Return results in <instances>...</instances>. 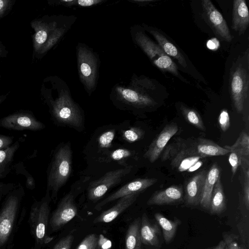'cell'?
Returning <instances> with one entry per match:
<instances>
[{"label":"cell","mask_w":249,"mask_h":249,"mask_svg":"<svg viewBox=\"0 0 249 249\" xmlns=\"http://www.w3.org/2000/svg\"><path fill=\"white\" fill-rule=\"evenodd\" d=\"M139 195V194H133L119 198L115 205L96 217L93 223H109L112 221L136 201Z\"/></svg>","instance_id":"20"},{"label":"cell","mask_w":249,"mask_h":249,"mask_svg":"<svg viewBox=\"0 0 249 249\" xmlns=\"http://www.w3.org/2000/svg\"><path fill=\"white\" fill-rule=\"evenodd\" d=\"M72 171V151L70 144L59 146L54 153L48 170L47 193L54 199L60 189L69 179Z\"/></svg>","instance_id":"4"},{"label":"cell","mask_w":249,"mask_h":249,"mask_svg":"<svg viewBox=\"0 0 249 249\" xmlns=\"http://www.w3.org/2000/svg\"><path fill=\"white\" fill-rule=\"evenodd\" d=\"M74 239L72 234H69L59 240L53 249H70Z\"/></svg>","instance_id":"38"},{"label":"cell","mask_w":249,"mask_h":249,"mask_svg":"<svg viewBox=\"0 0 249 249\" xmlns=\"http://www.w3.org/2000/svg\"><path fill=\"white\" fill-rule=\"evenodd\" d=\"M12 4V0H0V18L4 16Z\"/></svg>","instance_id":"44"},{"label":"cell","mask_w":249,"mask_h":249,"mask_svg":"<svg viewBox=\"0 0 249 249\" xmlns=\"http://www.w3.org/2000/svg\"><path fill=\"white\" fill-rule=\"evenodd\" d=\"M155 89L151 79L134 74L127 82L115 84L111 89L110 98L114 103L127 108L143 109L156 104L151 93Z\"/></svg>","instance_id":"2"},{"label":"cell","mask_w":249,"mask_h":249,"mask_svg":"<svg viewBox=\"0 0 249 249\" xmlns=\"http://www.w3.org/2000/svg\"><path fill=\"white\" fill-rule=\"evenodd\" d=\"M79 80L87 93L90 96L95 90L98 80L100 60L98 53L87 44L78 42L76 47Z\"/></svg>","instance_id":"5"},{"label":"cell","mask_w":249,"mask_h":249,"mask_svg":"<svg viewBox=\"0 0 249 249\" xmlns=\"http://www.w3.org/2000/svg\"><path fill=\"white\" fill-rule=\"evenodd\" d=\"M99 240L97 235L92 233L87 235L80 243L77 249H99Z\"/></svg>","instance_id":"35"},{"label":"cell","mask_w":249,"mask_h":249,"mask_svg":"<svg viewBox=\"0 0 249 249\" xmlns=\"http://www.w3.org/2000/svg\"><path fill=\"white\" fill-rule=\"evenodd\" d=\"M0 127L18 131H38L44 129L45 125L31 111H19L1 118Z\"/></svg>","instance_id":"12"},{"label":"cell","mask_w":249,"mask_h":249,"mask_svg":"<svg viewBox=\"0 0 249 249\" xmlns=\"http://www.w3.org/2000/svg\"><path fill=\"white\" fill-rule=\"evenodd\" d=\"M243 200L247 210L249 209V179L244 178L243 183Z\"/></svg>","instance_id":"42"},{"label":"cell","mask_w":249,"mask_h":249,"mask_svg":"<svg viewBox=\"0 0 249 249\" xmlns=\"http://www.w3.org/2000/svg\"><path fill=\"white\" fill-rule=\"evenodd\" d=\"M226 208V198L219 176L212 193L209 211L211 214H219L223 213Z\"/></svg>","instance_id":"26"},{"label":"cell","mask_w":249,"mask_h":249,"mask_svg":"<svg viewBox=\"0 0 249 249\" xmlns=\"http://www.w3.org/2000/svg\"><path fill=\"white\" fill-rule=\"evenodd\" d=\"M24 194L23 187L18 184L5 197L0 210V247L7 242L12 232Z\"/></svg>","instance_id":"7"},{"label":"cell","mask_w":249,"mask_h":249,"mask_svg":"<svg viewBox=\"0 0 249 249\" xmlns=\"http://www.w3.org/2000/svg\"><path fill=\"white\" fill-rule=\"evenodd\" d=\"M154 217L162 231L164 240L166 244L171 243L173 240L178 228L181 224V221L177 217L170 220L160 213L154 214Z\"/></svg>","instance_id":"25"},{"label":"cell","mask_w":249,"mask_h":249,"mask_svg":"<svg viewBox=\"0 0 249 249\" xmlns=\"http://www.w3.org/2000/svg\"><path fill=\"white\" fill-rule=\"evenodd\" d=\"M178 130L176 123L166 124L151 143L143 157L151 163L154 162L159 158L169 140Z\"/></svg>","instance_id":"15"},{"label":"cell","mask_w":249,"mask_h":249,"mask_svg":"<svg viewBox=\"0 0 249 249\" xmlns=\"http://www.w3.org/2000/svg\"><path fill=\"white\" fill-rule=\"evenodd\" d=\"M196 152L202 158L223 156L230 151L208 139L199 138L194 146Z\"/></svg>","instance_id":"24"},{"label":"cell","mask_w":249,"mask_h":249,"mask_svg":"<svg viewBox=\"0 0 249 249\" xmlns=\"http://www.w3.org/2000/svg\"><path fill=\"white\" fill-rule=\"evenodd\" d=\"M224 148L230 151L232 149H238L241 151L244 155L249 157V136L248 133L243 131L235 143L231 145H225Z\"/></svg>","instance_id":"31"},{"label":"cell","mask_w":249,"mask_h":249,"mask_svg":"<svg viewBox=\"0 0 249 249\" xmlns=\"http://www.w3.org/2000/svg\"><path fill=\"white\" fill-rule=\"evenodd\" d=\"M17 184L12 183H5L0 182V202L3 197L16 186Z\"/></svg>","instance_id":"41"},{"label":"cell","mask_w":249,"mask_h":249,"mask_svg":"<svg viewBox=\"0 0 249 249\" xmlns=\"http://www.w3.org/2000/svg\"><path fill=\"white\" fill-rule=\"evenodd\" d=\"M144 131L140 127H132L123 132L124 139L129 142H133L141 139L144 135Z\"/></svg>","instance_id":"34"},{"label":"cell","mask_w":249,"mask_h":249,"mask_svg":"<svg viewBox=\"0 0 249 249\" xmlns=\"http://www.w3.org/2000/svg\"><path fill=\"white\" fill-rule=\"evenodd\" d=\"M14 137L0 134V150L6 148L14 142Z\"/></svg>","instance_id":"43"},{"label":"cell","mask_w":249,"mask_h":249,"mask_svg":"<svg viewBox=\"0 0 249 249\" xmlns=\"http://www.w3.org/2000/svg\"><path fill=\"white\" fill-rule=\"evenodd\" d=\"M220 170L216 163H213L207 171L203 194L199 205L209 211L211 199L214 184L220 176Z\"/></svg>","instance_id":"23"},{"label":"cell","mask_w":249,"mask_h":249,"mask_svg":"<svg viewBox=\"0 0 249 249\" xmlns=\"http://www.w3.org/2000/svg\"><path fill=\"white\" fill-rule=\"evenodd\" d=\"M11 165L0 166V179L5 178L9 174L12 169Z\"/></svg>","instance_id":"45"},{"label":"cell","mask_w":249,"mask_h":249,"mask_svg":"<svg viewBox=\"0 0 249 249\" xmlns=\"http://www.w3.org/2000/svg\"><path fill=\"white\" fill-rule=\"evenodd\" d=\"M161 160L170 159L173 167L178 171H187L202 157L195 151L194 148L187 147L183 142H176L164 149Z\"/></svg>","instance_id":"10"},{"label":"cell","mask_w":249,"mask_h":249,"mask_svg":"<svg viewBox=\"0 0 249 249\" xmlns=\"http://www.w3.org/2000/svg\"><path fill=\"white\" fill-rule=\"evenodd\" d=\"M6 55V51L2 45V44L0 41V57H5Z\"/></svg>","instance_id":"49"},{"label":"cell","mask_w":249,"mask_h":249,"mask_svg":"<svg viewBox=\"0 0 249 249\" xmlns=\"http://www.w3.org/2000/svg\"><path fill=\"white\" fill-rule=\"evenodd\" d=\"M115 137V131L110 130L102 134L98 139V143L101 148H108L111 145Z\"/></svg>","instance_id":"36"},{"label":"cell","mask_w":249,"mask_h":249,"mask_svg":"<svg viewBox=\"0 0 249 249\" xmlns=\"http://www.w3.org/2000/svg\"><path fill=\"white\" fill-rule=\"evenodd\" d=\"M203 164V162L201 160H198L193 165H192L189 169L187 170L189 172H193L199 168H200Z\"/></svg>","instance_id":"47"},{"label":"cell","mask_w":249,"mask_h":249,"mask_svg":"<svg viewBox=\"0 0 249 249\" xmlns=\"http://www.w3.org/2000/svg\"><path fill=\"white\" fill-rule=\"evenodd\" d=\"M7 94L0 95V105L4 102L6 99Z\"/></svg>","instance_id":"50"},{"label":"cell","mask_w":249,"mask_h":249,"mask_svg":"<svg viewBox=\"0 0 249 249\" xmlns=\"http://www.w3.org/2000/svg\"><path fill=\"white\" fill-rule=\"evenodd\" d=\"M20 146V141H17L9 146L0 150V166L11 165L16 152Z\"/></svg>","instance_id":"30"},{"label":"cell","mask_w":249,"mask_h":249,"mask_svg":"<svg viewBox=\"0 0 249 249\" xmlns=\"http://www.w3.org/2000/svg\"><path fill=\"white\" fill-rule=\"evenodd\" d=\"M224 240L226 244L227 249H244L237 241V237L234 234H225Z\"/></svg>","instance_id":"39"},{"label":"cell","mask_w":249,"mask_h":249,"mask_svg":"<svg viewBox=\"0 0 249 249\" xmlns=\"http://www.w3.org/2000/svg\"><path fill=\"white\" fill-rule=\"evenodd\" d=\"M131 169V166H127L110 171L99 179L90 182L88 189V199L91 201L100 199L110 188L120 183Z\"/></svg>","instance_id":"11"},{"label":"cell","mask_w":249,"mask_h":249,"mask_svg":"<svg viewBox=\"0 0 249 249\" xmlns=\"http://www.w3.org/2000/svg\"><path fill=\"white\" fill-rule=\"evenodd\" d=\"M157 180L158 179L155 178H138L129 182L98 203L95 209L99 211L104 205L112 201L129 195L140 194L142 192L154 185Z\"/></svg>","instance_id":"14"},{"label":"cell","mask_w":249,"mask_h":249,"mask_svg":"<svg viewBox=\"0 0 249 249\" xmlns=\"http://www.w3.org/2000/svg\"><path fill=\"white\" fill-rule=\"evenodd\" d=\"M73 15H53L34 20L31 25L34 30V49L39 55L45 54L63 38L76 21Z\"/></svg>","instance_id":"3"},{"label":"cell","mask_w":249,"mask_h":249,"mask_svg":"<svg viewBox=\"0 0 249 249\" xmlns=\"http://www.w3.org/2000/svg\"><path fill=\"white\" fill-rule=\"evenodd\" d=\"M202 6L211 26L216 34L223 40L231 42L232 36L227 22L221 13L209 0H202Z\"/></svg>","instance_id":"16"},{"label":"cell","mask_w":249,"mask_h":249,"mask_svg":"<svg viewBox=\"0 0 249 249\" xmlns=\"http://www.w3.org/2000/svg\"><path fill=\"white\" fill-rule=\"evenodd\" d=\"M249 24V13L246 2L244 0H235L233 2L231 28L243 34Z\"/></svg>","instance_id":"21"},{"label":"cell","mask_w":249,"mask_h":249,"mask_svg":"<svg viewBox=\"0 0 249 249\" xmlns=\"http://www.w3.org/2000/svg\"><path fill=\"white\" fill-rule=\"evenodd\" d=\"M41 94L55 121L76 129L82 127V110L73 99L69 87L62 78L55 75L46 78Z\"/></svg>","instance_id":"1"},{"label":"cell","mask_w":249,"mask_h":249,"mask_svg":"<svg viewBox=\"0 0 249 249\" xmlns=\"http://www.w3.org/2000/svg\"><path fill=\"white\" fill-rule=\"evenodd\" d=\"M51 199L49 193L46 192L45 196L40 200L35 201L31 208L29 224L32 234L39 245L46 244L52 239L46 233Z\"/></svg>","instance_id":"8"},{"label":"cell","mask_w":249,"mask_h":249,"mask_svg":"<svg viewBox=\"0 0 249 249\" xmlns=\"http://www.w3.org/2000/svg\"><path fill=\"white\" fill-rule=\"evenodd\" d=\"M77 214V209L73 195L69 193L61 200L50 220L53 231L58 230L72 219Z\"/></svg>","instance_id":"13"},{"label":"cell","mask_w":249,"mask_h":249,"mask_svg":"<svg viewBox=\"0 0 249 249\" xmlns=\"http://www.w3.org/2000/svg\"><path fill=\"white\" fill-rule=\"evenodd\" d=\"M140 234L143 244L152 249H162L160 228L157 222H152L145 213L141 218Z\"/></svg>","instance_id":"17"},{"label":"cell","mask_w":249,"mask_h":249,"mask_svg":"<svg viewBox=\"0 0 249 249\" xmlns=\"http://www.w3.org/2000/svg\"><path fill=\"white\" fill-rule=\"evenodd\" d=\"M180 110L182 115L189 124L201 131H205L206 128L203 121L196 110L183 106H181Z\"/></svg>","instance_id":"28"},{"label":"cell","mask_w":249,"mask_h":249,"mask_svg":"<svg viewBox=\"0 0 249 249\" xmlns=\"http://www.w3.org/2000/svg\"><path fill=\"white\" fill-rule=\"evenodd\" d=\"M219 46V42L216 38L209 40L207 43V47L211 50L217 49Z\"/></svg>","instance_id":"46"},{"label":"cell","mask_w":249,"mask_h":249,"mask_svg":"<svg viewBox=\"0 0 249 249\" xmlns=\"http://www.w3.org/2000/svg\"><path fill=\"white\" fill-rule=\"evenodd\" d=\"M105 0H56L49 1L50 5H62L67 7L74 6L90 7L104 2Z\"/></svg>","instance_id":"29"},{"label":"cell","mask_w":249,"mask_h":249,"mask_svg":"<svg viewBox=\"0 0 249 249\" xmlns=\"http://www.w3.org/2000/svg\"><path fill=\"white\" fill-rule=\"evenodd\" d=\"M142 28L151 34L158 43L164 52L169 56H171L178 60L179 64L185 68L187 66L186 61L184 56L177 48L161 34L158 31L153 29L151 27L142 24Z\"/></svg>","instance_id":"22"},{"label":"cell","mask_w":249,"mask_h":249,"mask_svg":"<svg viewBox=\"0 0 249 249\" xmlns=\"http://www.w3.org/2000/svg\"><path fill=\"white\" fill-rule=\"evenodd\" d=\"M226 249H227V247L226 248Z\"/></svg>","instance_id":"51"},{"label":"cell","mask_w":249,"mask_h":249,"mask_svg":"<svg viewBox=\"0 0 249 249\" xmlns=\"http://www.w3.org/2000/svg\"><path fill=\"white\" fill-rule=\"evenodd\" d=\"M229 153V161L231 166L232 175L233 176L243 160L249 157L245 156L240 151L237 149L231 150Z\"/></svg>","instance_id":"32"},{"label":"cell","mask_w":249,"mask_h":249,"mask_svg":"<svg viewBox=\"0 0 249 249\" xmlns=\"http://www.w3.org/2000/svg\"><path fill=\"white\" fill-rule=\"evenodd\" d=\"M226 244L224 240H221L219 243L214 247H212L209 249H226Z\"/></svg>","instance_id":"48"},{"label":"cell","mask_w":249,"mask_h":249,"mask_svg":"<svg viewBox=\"0 0 249 249\" xmlns=\"http://www.w3.org/2000/svg\"><path fill=\"white\" fill-rule=\"evenodd\" d=\"M207 171L203 170L195 174L187 181L185 187V199L186 204L196 206L199 205Z\"/></svg>","instance_id":"18"},{"label":"cell","mask_w":249,"mask_h":249,"mask_svg":"<svg viewBox=\"0 0 249 249\" xmlns=\"http://www.w3.org/2000/svg\"><path fill=\"white\" fill-rule=\"evenodd\" d=\"M141 218H136L129 226L125 235V249H141L140 234Z\"/></svg>","instance_id":"27"},{"label":"cell","mask_w":249,"mask_h":249,"mask_svg":"<svg viewBox=\"0 0 249 249\" xmlns=\"http://www.w3.org/2000/svg\"><path fill=\"white\" fill-rule=\"evenodd\" d=\"M14 167L17 174H20L25 176L26 188L33 190L36 186L35 180L32 175L26 170L23 163L22 162H18L14 165Z\"/></svg>","instance_id":"33"},{"label":"cell","mask_w":249,"mask_h":249,"mask_svg":"<svg viewBox=\"0 0 249 249\" xmlns=\"http://www.w3.org/2000/svg\"><path fill=\"white\" fill-rule=\"evenodd\" d=\"M130 35L133 43L145 53L155 66L163 71H168L177 76L179 75L176 64L158 44L146 35L142 27L140 25L131 27Z\"/></svg>","instance_id":"6"},{"label":"cell","mask_w":249,"mask_h":249,"mask_svg":"<svg viewBox=\"0 0 249 249\" xmlns=\"http://www.w3.org/2000/svg\"><path fill=\"white\" fill-rule=\"evenodd\" d=\"M132 153L130 151L124 148H120L113 151L110 157L114 160H120L130 156Z\"/></svg>","instance_id":"40"},{"label":"cell","mask_w":249,"mask_h":249,"mask_svg":"<svg viewBox=\"0 0 249 249\" xmlns=\"http://www.w3.org/2000/svg\"><path fill=\"white\" fill-rule=\"evenodd\" d=\"M183 199L181 186L172 185L155 192L147 201L148 205H165L178 204Z\"/></svg>","instance_id":"19"},{"label":"cell","mask_w":249,"mask_h":249,"mask_svg":"<svg viewBox=\"0 0 249 249\" xmlns=\"http://www.w3.org/2000/svg\"><path fill=\"white\" fill-rule=\"evenodd\" d=\"M229 84L233 106L238 112L241 113L249 98V74L241 62L231 70Z\"/></svg>","instance_id":"9"},{"label":"cell","mask_w":249,"mask_h":249,"mask_svg":"<svg viewBox=\"0 0 249 249\" xmlns=\"http://www.w3.org/2000/svg\"><path fill=\"white\" fill-rule=\"evenodd\" d=\"M218 122L221 129L226 131L230 126V119L229 114L226 109L221 110L218 118Z\"/></svg>","instance_id":"37"}]
</instances>
